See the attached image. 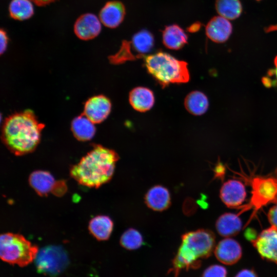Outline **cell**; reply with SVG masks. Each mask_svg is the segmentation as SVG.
<instances>
[{
    "label": "cell",
    "instance_id": "1",
    "mask_svg": "<svg viewBox=\"0 0 277 277\" xmlns=\"http://www.w3.org/2000/svg\"><path fill=\"white\" fill-rule=\"evenodd\" d=\"M45 125L39 123L33 112L26 110L9 116L2 129V139L13 153L22 155L32 152L39 143Z\"/></svg>",
    "mask_w": 277,
    "mask_h": 277
},
{
    "label": "cell",
    "instance_id": "2",
    "mask_svg": "<svg viewBox=\"0 0 277 277\" xmlns=\"http://www.w3.org/2000/svg\"><path fill=\"white\" fill-rule=\"evenodd\" d=\"M119 156L100 145L92 149L70 169L71 176L81 185L98 188L112 178Z\"/></svg>",
    "mask_w": 277,
    "mask_h": 277
},
{
    "label": "cell",
    "instance_id": "3",
    "mask_svg": "<svg viewBox=\"0 0 277 277\" xmlns=\"http://www.w3.org/2000/svg\"><path fill=\"white\" fill-rule=\"evenodd\" d=\"M215 244V235L210 230L200 229L184 233L170 271L177 277L183 270L199 268L202 260L211 255Z\"/></svg>",
    "mask_w": 277,
    "mask_h": 277
},
{
    "label": "cell",
    "instance_id": "4",
    "mask_svg": "<svg viewBox=\"0 0 277 277\" xmlns=\"http://www.w3.org/2000/svg\"><path fill=\"white\" fill-rule=\"evenodd\" d=\"M144 66L163 88L170 84L187 83L190 80L187 63L166 52L159 51L146 56Z\"/></svg>",
    "mask_w": 277,
    "mask_h": 277
},
{
    "label": "cell",
    "instance_id": "5",
    "mask_svg": "<svg viewBox=\"0 0 277 277\" xmlns=\"http://www.w3.org/2000/svg\"><path fill=\"white\" fill-rule=\"evenodd\" d=\"M38 248L21 234H2L0 237V256L4 262L24 267L35 260Z\"/></svg>",
    "mask_w": 277,
    "mask_h": 277
},
{
    "label": "cell",
    "instance_id": "6",
    "mask_svg": "<svg viewBox=\"0 0 277 277\" xmlns=\"http://www.w3.org/2000/svg\"><path fill=\"white\" fill-rule=\"evenodd\" d=\"M34 260L37 271L51 276L61 273L69 264L66 251L57 246L42 248L38 250Z\"/></svg>",
    "mask_w": 277,
    "mask_h": 277
},
{
    "label": "cell",
    "instance_id": "7",
    "mask_svg": "<svg viewBox=\"0 0 277 277\" xmlns=\"http://www.w3.org/2000/svg\"><path fill=\"white\" fill-rule=\"evenodd\" d=\"M252 196L248 208L255 211L277 202V171L266 176L254 177L251 181Z\"/></svg>",
    "mask_w": 277,
    "mask_h": 277
},
{
    "label": "cell",
    "instance_id": "8",
    "mask_svg": "<svg viewBox=\"0 0 277 277\" xmlns=\"http://www.w3.org/2000/svg\"><path fill=\"white\" fill-rule=\"evenodd\" d=\"M30 186L40 195L50 192L56 195H62L66 190V184L62 181H56L49 172L43 170L33 172L29 176Z\"/></svg>",
    "mask_w": 277,
    "mask_h": 277
},
{
    "label": "cell",
    "instance_id": "9",
    "mask_svg": "<svg viewBox=\"0 0 277 277\" xmlns=\"http://www.w3.org/2000/svg\"><path fill=\"white\" fill-rule=\"evenodd\" d=\"M263 259L277 264V228L270 226L251 241Z\"/></svg>",
    "mask_w": 277,
    "mask_h": 277
},
{
    "label": "cell",
    "instance_id": "10",
    "mask_svg": "<svg viewBox=\"0 0 277 277\" xmlns=\"http://www.w3.org/2000/svg\"><path fill=\"white\" fill-rule=\"evenodd\" d=\"M111 110L110 100L103 95L94 96L85 104L84 115L94 124L103 122L107 118Z\"/></svg>",
    "mask_w": 277,
    "mask_h": 277
},
{
    "label": "cell",
    "instance_id": "11",
    "mask_svg": "<svg viewBox=\"0 0 277 277\" xmlns=\"http://www.w3.org/2000/svg\"><path fill=\"white\" fill-rule=\"evenodd\" d=\"M244 185L238 180H229L221 187L220 196L223 203L230 208L240 206L246 197Z\"/></svg>",
    "mask_w": 277,
    "mask_h": 277
},
{
    "label": "cell",
    "instance_id": "12",
    "mask_svg": "<svg viewBox=\"0 0 277 277\" xmlns=\"http://www.w3.org/2000/svg\"><path fill=\"white\" fill-rule=\"evenodd\" d=\"M101 22L95 14L87 13L81 15L74 25V32L81 39L87 41L96 37L101 31Z\"/></svg>",
    "mask_w": 277,
    "mask_h": 277
},
{
    "label": "cell",
    "instance_id": "13",
    "mask_svg": "<svg viewBox=\"0 0 277 277\" xmlns=\"http://www.w3.org/2000/svg\"><path fill=\"white\" fill-rule=\"evenodd\" d=\"M214 253L220 262L230 265L236 263L241 258L242 249L238 241L227 238L218 243L215 247Z\"/></svg>",
    "mask_w": 277,
    "mask_h": 277
},
{
    "label": "cell",
    "instance_id": "14",
    "mask_svg": "<svg viewBox=\"0 0 277 277\" xmlns=\"http://www.w3.org/2000/svg\"><path fill=\"white\" fill-rule=\"evenodd\" d=\"M127 46L134 60L137 58L145 57L153 48L154 39L153 34L146 29H142L135 33L131 40L126 41Z\"/></svg>",
    "mask_w": 277,
    "mask_h": 277
},
{
    "label": "cell",
    "instance_id": "15",
    "mask_svg": "<svg viewBox=\"0 0 277 277\" xmlns=\"http://www.w3.org/2000/svg\"><path fill=\"white\" fill-rule=\"evenodd\" d=\"M125 14V7L122 2L117 1H109L100 10L99 18L105 26L115 28L122 23Z\"/></svg>",
    "mask_w": 277,
    "mask_h": 277
},
{
    "label": "cell",
    "instance_id": "16",
    "mask_svg": "<svg viewBox=\"0 0 277 277\" xmlns=\"http://www.w3.org/2000/svg\"><path fill=\"white\" fill-rule=\"evenodd\" d=\"M206 34L212 41L221 43L226 42L232 32V26L228 19L220 15L212 17L206 26Z\"/></svg>",
    "mask_w": 277,
    "mask_h": 277
},
{
    "label": "cell",
    "instance_id": "17",
    "mask_svg": "<svg viewBox=\"0 0 277 277\" xmlns=\"http://www.w3.org/2000/svg\"><path fill=\"white\" fill-rule=\"evenodd\" d=\"M146 205L156 211H162L168 209L171 205V195L168 189L157 185L150 188L144 197Z\"/></svg>",
    "mask_w": 277,
    "mask_h": 277
},
{
    "label": "cell",
    "instance_id": "18",
    "mask_svg": "<svg viewBox=\"0 0 277 277\" xmlns=\"http://www.w3.org/2000/svg\"><path fill=\"white\" fill-rule=\"evenodd\" d=\"M129 101L132 108L139 112L149 110L154 103V96L151 90L144 87H137L129 93Z\"/></svg>",
    "mask_w": 277,
    "mask_h": 277
},
{
    "label": "cell",
    "instance_id": "19",
    "mask_svg": "<svg viewBox=\"0 0 277 277\" xmlns=\"http://www.w3.org/2000/svg\"><path fill=\"white\" fill-rule=\"evenodd\" d=\"M242 227V223L239 215L230 212L222 214L215 223L217 232L223 237L229 238L237 235Z\"/></svg>",
    "mask_w": 277,
    "mask_h": 277
},
{
    "label": "cell",
    "instance_id": "20",
    "mask_svg": "<svg viewBox=\"0 0 277 277\" xmlns=\"http://www.w3.org/2000/svg\"><path fill=\"white\" fill-rule=\"evenodd\" d=\"M164 46L171 50H179L188 43V35L179 25L173 24L166 26L162 32Z\"/></svg>",
    "mask_w": 277,
    "mask_h": 277
},
{
    "label": "cell",
    "instance_id": "21",
    "mask_svg": "<svg viewBox=\"0 0 277 277\" xmlns=\"http://www.w3.org/2000/svg\"><path fill=\"white\" fill-rule=\"evenodd\" d=\"M90 233L97 240H108L112 233L113 223L110 217L107 215H97L92 218L89 224Z\"/></svg>",
    "mask_w": 277,
    "mask_h": 277
},
{
    "label": "cell",
    "instance_id": "22",
    "mask_svg": "<svg viewBox=\"0 0 277 277\" xmlns=\"http://www.w3.org/2000/svg\"><path fill=\"white\" fill-rule=\"evenodd\" d=\"M71 130L75 138L81 141L91 140L95 133L94 124L84 114L73 120Z\"/></svg>",
    "mask_w": 277,
    "mask_h": 277
},
{
    "label": "cell",
    "instance_id": "23",
    "mask_svg": "<svg viewBox=\"0 0 277 277\" xmlns=\"http://www.w3.org/2000/svg\"><path fill=\"white\" fill-rule=\"evenodd\" d=\"M184 105L190 113L194 115H201L207 111L209 101L204 93L200 91H193L186 96Z\"/></svg>",
    "mask_w": 277,
    "mask_h": 277
},
{
    "label": "cell",
    "instance_id": "24",
    "mask_svg": "<svg viewBox=\"0 0 277 277\" xmlns=\"http://www.w3.org/2000/svg\"><path fill=\"white\" fill-rule=\"evenodd\" d=\"M9 12L12 18L23 21L33 15L34 8L31 0H12L9 6Z\"/></svg>",
    "mask_w": 277,
    "mask_h": 277
},
{
    "label": "cell",
    "instance_id": "25",
    "mask_svg": "<svg viewBox=\"0 0 277 277\" xmlns=\"http://www.w3.org/2000/svg\"><path fill=\"white\" fill-rule=\"evenodd\" d=\"M215 6L219 14L228 20L236 19L242 11L240 0H216Z\"/></svg>",
    "mask_w": 277,
    "mask_h": 277
},
{
    "label": "cell",
    "instance_id": "26",
    "mask_svg": "<svg viewBox=\"0 0 277 277\" xmlns=\"http://www.w3.org/2000/svg\"><path fill=\"white\" fill-rule=\"evenodd\" d=\"M121 245L128 250L138 249L144 244L143 237L136 229L130 228L122 235L120 240Z\"/></svg>",
    "mask_w": 277,
    "mask_h": 277
},
{
    "label": "cell",
    "instance_id": "27",
    "mask_svg": "<svg viewBox=\"0 0 277 277\" xmlns=\"http://www.w3.org/2000/svg\"><path fill=\"white\" fill-rule=\"evenodd\" d=\"M226 269L220 265H212L207 268L202 277H227Z\"/></svg>",
    "mask_w": 277,
    "mask_h": 277
},
{
    "label": "cell",
    "instance_id": "28",
    "mask_svg": "<svg viewBox=\"0 0 277 277\" xmlns=\"http://www.w3.org/2000/svg\"><path fill=\"white\" fill-rule=\"evenodd\" d=\"M274 67L268 72V75L263 78V83L267 87L277 86V55L274 60Z\"/></svg>",
    "mask_w": 277,
    "mask_h": 277
},
{
    "label": "cell",
    "instance_id": "29",
    "mask_svg": "<svg viewBox=\"0 0 277 277\" xmlns=\"http://www.w3.org/2000/svg\"><path fill=\"white\" fill-rule=\"evenodd\" d=\"M274 203L268 212L267 218L271 226L277 228V202Z\"/></svg>",
    "mask_w": 277,
    "mask_h": 277
},
{
    "label": "cell",
    "instance_id": "30",
    "mask_svg": "<svg viewBox=\"0 0 277 277\" xmlns=\"http://www.w3.org/2000/svg\"><path fill=\"white\" fill-rule=\"evenodd\" d=\"M0 39H1V54H3L8 44V36L6 32L3 29H1L0 31Z\"/></svg>",
    "mask_w": 277,
    "mask_h": 277
},
{
    "label": "cell",
    "instance_id": "31",
    "mask_svg": "<svg viewBox=\"0 0 277 277\" xmlns=\"http://www.w3.org/2000/svg\"><path fill=\"white\" fill-rule=\"evenodd\" d=\"M234 277H258L256 273L252 270L245 269L239 271Z\"/></svg>",
    "mask_w": 277,
    "mask_h": 277
},
{
    "label": "cell",
    "instance_id": "32",
    "mask_svg": "<svg viewBox=\"0 0 277 277\" xmlns=\"http://www.w3.org/2000/svg\"><path fill=\"white\" fill-rule=\"evenodd\" d=\"M36 5L39 6H43L49 4L56 0H31Z\"/></svg>",
    "mask_w": 277,
    "mask_h": 277
},
{
    "label": "cell",
    "instance_id": "33",
    "mask_svg": "<svg viewBox=\"0 0 277 277\" xmlns=\"http://www.w3.org/2000/svg\"><path fill=\"white\" fill-rule=\"evenodd\" d=\"M200 26H201L200 24H198L196 23L191 26L189 29V30L191 31V32L196 31L200 29Z\"/></svg>",
    "mask_w": 277,
    "mask_h": 277
},
{
    "label": "cell",
    "instance_id": "34",
    "mask_svg": "<svg viewBox=\"0 0 277 277\" xmlns=\"http://www.w3.org/2000/svg\"><path fill=\"white\" fill-rule=\"evenodd\" d=\"M257 1H260V0H257Z\"/></svg>",
    "mask_w": 277,
    "mask_h": 277
}]
</instances>
